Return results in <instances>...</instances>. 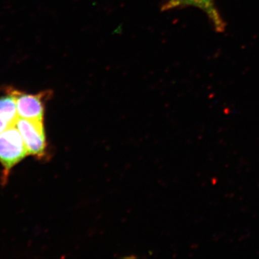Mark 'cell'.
Wrapping results in <instances>:
<instances>
[{
	"mask_svg": "<svg viewBox=\"0 0 259 259\" xmlns=\"http://www.w3.org/2000/svg\"><path fill=\"white\" fill-rule=\"evenodd\" d=\"M27 156L28 151L15 125L0 134V163L3 167V184L6 183L11 170Z\"/></svg>",
	"mask_w": 259,
	"mask_h": 259,
	"instance_id": "6da1fadb",
	"label": "cell"
},
{
	"mask_svg": "<svg viewBox=\"0 0 259 259\" xmlns=\"http://www.w3.org/2000/svg\"><path fill=\"white\" fill-rule=\"evenodd\" d=\"M28 151V156L42 159L47 155V136L44 121L18 117L15 123Z\"/></svg>",
	"mask_w": 259,
	"mask_h": 259,
	"instance_id": "7a4b0ae2",
	"label": "cell"
},
{
	"mask_svg": "<svg viewBox=\"0 0 259 259\" xmlns=\"http://www.w3.org/2000/svg\"><path fill=\"white\" fill-rule=\"evenodd\" d=\"M8 90L14 97L18 117L44 120L46 102L48 99L50 98L51 92H41L34 95L12 88H8Z\"/></svg>",
	"mask_w": 259,
	"mask_h": 259,
	"instance_id": "3957f363",
	"label": "cell"
},
{
	"mask_svg": "<svg viewBox=\"0 0 259 259\" xmlns=\"http://www.w3.org/2000/svg\"><path fill=\"white\" fill-rule=\"evenodd\" d=\"M194 7L203 11L212 23L214 30L222 32L226 30V23L216 8L214 0H168L162 6V11Z\"/></svg>",
	"mask_w": 259,
	"mask_h": 259,
	"instance_id": "277c9868",
	"label": "cell"
},
{
	"mask_svg": "<svg viewBox=\"0 0 259 259\" xmlns=\"http://www.w3.org/2000/svg\"><path fill=\"white\" fill-rule=\"evenodd\" d=\"M18 117L14 97L6 88L5 95L0 97V134L15 125Z\"/></svg>",
	"mask_w": 259,
	"mask_h": 259,
	"instance_id": "5b68a950",
	"label": "cell"
}]
</instances>
